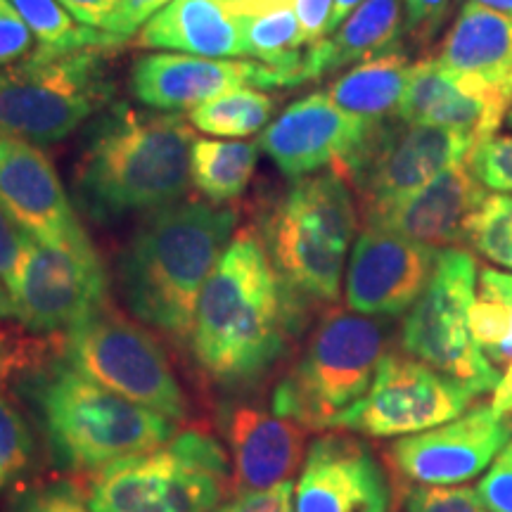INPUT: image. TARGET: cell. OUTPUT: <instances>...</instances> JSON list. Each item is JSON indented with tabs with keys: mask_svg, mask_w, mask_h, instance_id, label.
I'll use <instances>...</instances> for the list:
<instances>
[{
	"mask_svg": "<svg viewBox=\"0 0 512 512\" xmlns=\"http://www.w3.org/2000/svg\"><path fill=\"white\" fill-rule=\"evenodd\" d=\"M112 48H83L0 69V136L60 143L112 105Z\"/></svg>",
	"mask_w": 512,
	"mask_h": 512,
	"instance_id": "7",
	"label": "cell"
},
{
	"mask_svg": "<svg viewBox=\"0 0 512 512\" xmlns=\"http://www.w3.org/2000/svg\"><path fill=\"white\" fill-rule=\"evenodd\" d=\"M309 304L275 271L259 235L240 230L202 287L192 361L219 387H252L292 349Z\"/></svg>",
	"mask_w": 512,
	"mask_h": 512,
	"instance_id": "1",
	"label": "cell"
},
{
	"mask_svg": "<svg viewBox=\"0 0 512 512\" xmlns=\"http://www.w3.org/2000/svg\"><path fill=\"white\" fill-rule=\"evenodd\" d=\"M55 347H46L38 339L17 335V332L0 330V384L17 380L29 368L38 366L43 358L53 354Z\"/></svg>",
	"mask_w": 512,
	"mask_h": 512,
	"instance_id": "36",
	"label": "cell"
},
{
	"mask_svg": "<svg viewBox=\"0 0 512 512\" xmlns=\"http://www.w3.org/2000/svg\"><path fill=\"white\" fill-rule=\"evenodd\" d=\"M510 100V88L453 72L437 57H422L411 67L396 117L406 124L465 133L482 143L505 121Z\"/></svg>",
	"mask_w": 512,
	"mask_h": 512,
	"instance_id": "17",
	"label": "cell"
},
{
	"mask_svg": "<svg viewBox=\"0 0 512 512\" xmlns=\"http://www.w3.org/2000/svg\"><path fill=\"white\" fill-rule=\"evenodd\" d=\"M373 121L344 112L325 91L292 102L264 128L259 147L292 181L318 174L349 157L368 136Z\"/></svg>",
	"mask_w": 512,
	"mask_h": 512,
	"instance_id": "18",
	"label": "cell"
},
{
	"mask_svg": "<svg viewBox=\"0 0 512 512\" xmlns=\"http://www.w3.org/2000/svg\"><path fill=\"white\" fill-rule=\"evenodd\" d=\"M55 351L110 392L174 422L188 418V399L162 344L110 302L62 332Z\"/></svg>",
	"mask_w": 512,
	"mask_h": 512,
	"instance_id": "9",
	"label": "cell"
},
{
	"mask_svg": "<svg viewBox=\"0 0 512 512\" xmlns=\"http://www.w3.org/2000/svg\"><path fill=\"white\" fill-rule=\"evenodd\" d=\"M505 124L512 128V100H510V107H508V114H505Z\"/></svg>",
	"mask_w": 512,
	"mask_h": 512,
	"instance_id": "49",
	"label": "cell"
},
{
	"mask_svg": "<svg viewBox=\"0 0 512 512\" xmlns=\"http://www.w3.org/2000/svg\"><path fill=\"white\" fill-rule=\"evenodd\" d=\"M479 294H484V297H494V299H501L510 306L512 311V273H501V271H494V268H484L482 273H479V285H477ZM489 361H512V325H510V335L501 347L489 351Z\"/></svg>",
	"mask_w": 512,
	"mask_h": 512,
	"instance_id": "43",
	"label": "cell"
},
{
	"mask_svg": "<svg viewBox=\"0 0 512 512\" xmlns=\"http://www.w3.org/2000/svg\"><path fill=\"white\" fill-rule=\"evenodd\" d=\"M491 406H494V411H498V413L512 415V363L496 384L494 401H491Z\"/></svg>",
	"mask_w": 512,
	"mask_h": 512,
	"instance_id": "45",
	"label": "cell"
},
{
	"mask_svg": "<svg viewBox=\"0 0 512 512\" xmlns=\"http://www.w3.org/2000/svg\"><path fill=\"white\" fill-rule=\"evenodd\" d=\"M439 252L382 228H368L351 249L344 297L349 311L394 318L418 302L437 268Z\"/></svg>",
	"mask_w": 512,
	"mask_h": 512,
	"instance_id": "15",
	"label": "cell"
},
{
	"mask_svg": "<svg viewBox=\"0 0 512 512\" xmlns=\"http://www.w3.org/2000/svg\"><path fill=\"white\" fill-rule=\"evenodd\" d=\"M233 494L264 491L292 482L304 463L306 427L252 403H235L223 413Z\"/></svg>",
	"mask_w": 512,
	"mask_h": 512,
	"instance_id": "21",
	"label": "cell"
},
{
	"mask_svg": "<svg viewBox=\"0 0 512 512\" xmlns=\"http://www.w3.org/2000/svg\"><path fill=\"white\" fill-rule=\"evenodd\" d=\"M406 512H491L467 486H415L406 496Z\"/></svg>",
	"mask_w": 512,
	"mask_h": 512,
	"instance_id": "35",
	"label": "cell"
},
{
	"mask_svg": "<svg viewBox=\"0 0 512 512\" xmlns=\"http://www.w3.org/2000/svg\"><path fill=\"white\" fill-rule=\"evenodd\" d=\"M50 460L74 475H95L107 465L162 446L178 432L166 415L110 392L50 354L15 380Z\"/></svg>",
	"mask_w": 512,
	"mask_h": 512,
	"instance_id": "4",
	"label": "cell"
},
{
	"mask_svg": "<svg viewBox=\"0 0 512 512\" xmlns=\"http://www.w3.org/2000/svg\"><path fill=\"white\" fill-rule=\"evenodd\" d=\"M76 22L93 29H105L119 8V0H57Z\"/></svg>",
	"mask_w": 512,
	"mask_h": 512,
	"instance_id": "44",
	"label": "cell"
},
{
	"mask_svg": "<svg viewBox=\"0 0 512 512\" xmlns=\"http://www.w3.org/2000/svg\"><path fill=\"white\" fill-rule=\"evenodd\" d=\"M36 432L17 401L0 392V491L22 477L36 460Z\"/></svg>",
	"mask_w": 512,
	"mask_h": 512,
	"instance_id": "30",
	"label": "cell"
},
{
	"mask_svg": "<svg viewBox=\"0 0 512 512\" xmlns=\"http://www.w3.org/2000/svg\"><path fill=\"white\" fill-rule=\"evenodd\" d=\"M275 112L273 95L261 88H240L190 110V124L197 131L221 138H247L266 128Z\"/></svg>",
	"mask_w": 512,
	"mask_h": 512,
	"instance_id": "29",
	"label": "cell"
},
{
	"mask_svg": "<svg viewBox=\"0 0 512 512\" xmlns=\"http://www.w3.org/2000/svg\"><path fill=\"white\" fill-rule=\"evenodd\" d=\"M510 439V415L477 406L432 430L401 437L389 453L396 470L415 484L458 486L484 475Z\"/></svg>",
	"mask_w": 512,
	"mask_h": 512,
	"instance_id": "14",
	"label": "cell"
},
{
	"mask_svg": "<svg viewBox=\"0 0 512 512\" xmlns=\"http://www.w3.org/2000/svg\"><path fill=\"white\" fill-rule=\"evenodd\" d=\"M133 46L216 60L249 55L233 0H171L133 36Z\"/></svg>",
	"mask_w": 512,
	"mask_h": 512,
	"instance_id": "23",
	"label": "cell"
},
{
	"mask_svg": "<svg viewBox=\"0 0 512 512\" xmlns=\"http://www.w3.org/2000/svg\"><path fill=\"white\" fill-rule=\"evenodd\" d=\"M259 152V140L197 138L190 152V183L207 202L238 200L249 188Z\"/></svg>",
	"mask_w": 512,
	"mask_h": 512,
	"instance_id": "27",
	"label": "cell"
},
{
	"mask_svg": "<svg viewBox=\"0 0 512 512\" xmlns=\"http://www.w3.org/2000/svg\"><path fill=\"white\" fill-rule=\"evenodd\" d=\"M34 34L36 57H57L83 48H117L124 41L105 29L76 22L57 0H10Z\"/></svg>",
	"mask_w": 512,
	"mask_h": 512,
	"instance_id": "28",
	"label": "cell"
},
{
	"mask_svg": "<svg viewBox=\"0 0 512 512\" xmlns=\"http://www.w3.org/2000/svg\"><path fill=\"white\" fill-rule=\"evenodd\" d=\"M214 512H294V482L238 494L228 503H221Z\"/></svg>",
	"mask_w": 512,
	"mask_h": 512,
	"instance_id": "41",
	"label": "cell"
},
{
	"mask_svg": "<svg viewBox=\"0 0 512 512\" xmlns=\"http://www.w3.org/2000/svg\"><path fill=\"white\" fill-rule=\"evenodd\" d=\"M467 166L484 188L512 195V136H491L467 155Z\"/></svg>",
	"mask_w": 512,
	"mask_h": 512,
	"instance_id": "33",
	"label": "cell"
},
{
	"mask_svg": "<svg viewBox=\"0 0 512 512\" xmlns=\"http://www.w3.org/2000/svg\"><path fill=\"white\" fill-rule=\"evenodd\" d=\"M238 211L214 202H174L150 211L117 256L126 309L145 328L188 342L202 287L226 252Z\"/></svg>",
	"mask_w": 512,
	"mask_h": 512,
	"instance_id": "2",
	"label": "cell"
},
{
	"mask_svg": "<svg viewBox=\"0 0 512 512\" xmlns=\"http://www.w3.org/2000/svg\"><path fill=\"white\" fill-rule=\"evenodd\" d=\"M8 512H95L88 494L74 482H46L22 489Z\"/></svg>",
	"mask_w": 512,
	"mask_h": 512,
	"instance_id": "32",
	"label": "cell"
},
{
	"mask_svg": "<svg viewBox=\"0 0 512 512\" xmlns=\"http://www.w3.org/2000/svg\"><path fill=\"white\" fill-rule=\"evenodd\" d=\"M240 88H287L264 62L216 60L185 53H152L131 69L133 98L152 110H195Z\"/></svg>",
	"mask_w": 512,
	"mask_h": 512,
	"instance_id": "19",
	"label": "cell"
},
{
	"mask_svg": "<svg viewBox=\"0 0 512 512\" xmlns=\"http://www.w3.org/2000/svg\"><path fill=\"white\" fill-rule=\"evenodd\" d=\"M169 3L171 0H119V8L105 31H110L119 41H128Z\"/></svg>",
	"mask_w": 512,
	"mask_h": 512,
	"instance_id": "42",
	"label": "cell"
},
{
	"mask_svg": "<svg viewBox=\"0 0 512 512\" xmlns=\"http://www.w3.org/2000/svg\"><path fill=\"white\" fill-rule=\"evenodd\" d=\"M477 297V264L470 252L448 247L420 299L401 325V349L427 366L456 377L472 392H494L498 370L470 332V306Z\"/></svg>",
	"mask_w": 512,
	"mask_h": 512,
	"instance_id": "10",
	"label": "cell"
},
{
	"mask_svg": "<svg viewBox=\"0 0 512 512\" xmlns=\"http://www.w3.org/2000/svg\"><path fill=\"white\" fill-rule=\"evenodd\" d=\"M477 392L406 351L387 349L368 392L332 420L330 430L366 437H408L470 411Z\"/></svg>",
	"mask_w": 512,
	"mask_h": 512,
	"instance_id": "12",
	"label": "cell"
},
{
	"mask_svg": "<svg viewBox=\"0 0 512 512\" xmlns=\"http://www.w3.org/2000/svg\"><path fill=\"white\" fill-rule=\"evenodd\" d=\"M195 126L181 114L117 102L95 121L74 164V197L88 219L112 223L181 202Z\"/></svg>",
	"mask_w": 512,
	"mask_h": 512,
	"instance_id": "3",
	"label": "cell"
},
{
	"mask_svg": "<svg viewBox=\"0 0 512 512\" xmlns=\"http://www.w3.org/2000/svg\"><path fill=\"white\" fill-rule=\"evenodd\" d=\"M230 489L228 451L202 430L95 472L86 489L95 512H214Z\"/></svg>",
	"mask_w": 512,
	"mask_h": 512,
	"instance_id": "8",
	"label": "cell"
},
{
	"mask_svg": "<svg viewBox=\"0 0 512 512\" xmlns=\"http://www.w3.org/2000/svg\"><path fill=\"white\" fill-rule=\"evenodd\" d=\"M437 60L453 72L512 91V17L465 3L439 43Z\"/></svg>",
	"mask_w": 512,
	"mask_h": 512,
	"instance_id": "25",
	"label": "cell"
},
{
	"mask_svg": "<svg viewBox=\"0 0 512 512\" xmlns=\"http://www.w3.org/2000/svg\"><path fill=\"white\" fill-rule=\"evenodd\" d=\"M465 3L484 5V8H491V10L503 12V15L512 17V0H465Z\"/></svg>",
	"mask_w": 512,
	"mask_h": 512,
	"instance_id": "48",
	"label": "cell"
},
{
	"mask_svg": "<svg viewBox=\"0 0 512 512\" xmlns=\"http://www.w3.org/2000/svg\"><path fill=\"white\" fill-rule=\"evenodd\" d=\"M384 351L387 332L380 320L330 309L275 384L271 411L309 432L330 430L332 420L368 392Z\"/></svg>",
	"mask_w": 512,
	"mask_h": 512,
	"instance_id": "6",
	"label": "cell"
},
{
	"mask_svg": "<svg viewBox=\"0 0 512 512\" xmlns=\"http://www.w3.org/2000/svg\"><path fill=\"white\" fill-rule=\"evenodd\" d=\"M34 53V34L10 0H0V69L27 60Z\"/></svg>",
	"mask_w": 512,
	"mask_h": 512,
	"instance_id": "39",
	"label": "cell"
},
{
	"mask_svg": "<svg viewBox=\"0 0 512 512\" xmlns=\"http://www.w3.org/2000/svg\"><path fill=\"white\" fill-rule=\"evenodd\" d=\"M31 242H34V238L29 233H24L12 221L8 211L0 207V280H3V285L10 292L17 285L19 271H22L24 256H27Z\"/></svg>",
	"mask_w": 512,
	"mask_h": 512,
	"instance_id": "40",
	"label": "cell"
},
{
	"mask_svg": "<svg viewBox=\"0 0 512 512\" xmlns=\"http://www.w3.org/2000/svg\"><path fill=\"white\" fill-rule=\"evenodd\" d=\"M475 145L465 133L394 117L373 121L361 145L332 169L351 185L363 219H368L425 188L448 166L463 162Z\"/></svg>",
	"mask_w": 512,
	"mask_h": 512,
	"instance_id": "11",
	"label": "cell"
},
{
	"mask_svg": "<svg viewBox=\"0 0 512 512\" xmlns=\"http://www.w3.org/2000/svg\"><path fill=\"white\" fill-rule=\"evenodd\" d=\"M406 15L401 0H366L339 27L316 46L306 50L299 83L316 81L320 76L401 48Z\"/></svg>",
	"mask_w": 512,
	"mask_h": 512,
	"instance_id": "24",
	"label": "cell"
},
{
	"mask_svg": "<svg viewBox=\"0 0 512 512\" xmlns=\"http://www.w3.org/2000/svg\"><path fill=\"white\" fill-rule=\"evenodd\" d=\"M15 320L31 335H62L107 304V273L93 242H31L17 285Z\"/></svg>",
	"mask_w": 512,
	"mask_h": 512,
	"instance_id": "13",
	"label": "cell"
},
{
	"mask_svg": "<svg viewBox=\"0 0 512 512\" xmlns=\"http://www.w3.org/2000/svg\"><path fill=\"white\" fill-rule=\"evenodd\" d=\"M467 242L484 259L512 271V195H486L467 226Z\"/></svg>",
	"mask_w": 512,
	"mask_h": 512,
	"instance_id": "31",
	"label": "cell"
},
{
	"mask_svg": "<svg viewBox=\"0 0 512 512\" xmlns=\"http://www.w3.org/2000/svg\"><path fill=\"white\" fill-rule=\"evenodd\" d=\"M510 325L512 311L508 304L501 302V299L477 294L470 306V332L484 354L501 347L510 335Z\"/></svg>",
	"mask_w": 512,
	"mask_h": 512,
	"instance_id": "34",
	"label": "cell"
},
{
	"mask_svg": "<svg viewBox=\"0 0 512 512\" xmlns=\"http://www.w3.org/2000/svg\"><path fill=\"white\" fill-rule=\"evenodd\" d=\"M15 318V304H12V294L0 280V320Z\"/></svg>",
	"mask_w": 512,
	"mask_h": 512,
	"instance_id": "47",
	"label": "cell"
},
{
	"mask_svg": "<svg viewBox=\"0 0 512 512\" xmlns=\"http://www.w3.org/2000/svg\"><path fill=\"white\" fill-rule=\"evenodd\" d=\"M392 484L366 441L323 434L306 448L294 512H389Z\"/></svg>",
	"mask_w": 512,
	"mask_h": 512,
	"instance_id": "16",
	"label": "cell"
},
{
	"mask_svg": "<svg viewBox=\"0 0 512 512\" xmlns=\"http://www.w3.org/2000/svg\"><path fill=\"white\" fill-rule=\"evenodd\" d=\"M486 195L489 192L463 159L406 200L368 216L366 226L389 230L434 249L465 245L467 226Z\"/></svg>",
	"mask_w": 512,
	"mask_h": 512,
	"instance_id": "22",
	"label": "cell"
},
{
	"mask_svg": "<svg viewBox=\"0 0 512 512\" xmlns=\"http://www.w3.org/2000/svg\"><path fill=\"white\" fill-rule=\"evenodd\" d=\"M475 491L491 512H512V439L494 463L486 467Z\"/></svg>",
	"mask_w": 512,
	"mask_h": 512,
	"instance_id": "37",
	"label": "cell"
},
{
	"mask_svg": "<svg viewBox=\"0 0 512 512\" xmlns=\"http://www.w3.org/2000/svg\"><path fill=\"white\" fill-rule=\"evenodd\" d=\"M356 228L354 190L330 169L294 181L268 209L259 238L292 290L306 302L335 304Z\"/></svg>",
	"mask_w": 512,
	"mask_h": 512,
	"instance_id": "5",
	"label": "cell"
},
{
	"mask_svg": "<svg viewBox=\"0 0 512 512\" xmlns=\"http://www.w3.org/2000/svg\"><path fill=\"white\" fill-rule=\"evenodd\" d=\"M366 3V0H332V15H330V24H328V36L335 31L339 24L347 19L351 12H354L358 5Z\"/></svg>",
	"mask_w": 512,
	"mask_h": 512,
	"instance_id": "46",
	"label": "cell"
},
{
	"mask_svg": "<svg viewBox=\"0 0 512 512\" xmlns=\"http://www.w3.org/2000/svg\"><path fill=\"white\" fill-rule=\"evenodd\" d=\"M411 67V57L406 50H389V53L354 64L349 72L337 76L325 93L354 117L368 121L394 119Z\"/></svg>",
	"mask_w": 512,
	"mask_h": 512,
	"instance_id": "26",
	"label": "cell"
},
{
	"mask_svg": "<svg viewBox=\"0 0 512 512\" xmlns=\"http://www.w3.org/2000/svg\"><path fill=\"white\" fill-rule=\"evenodd\" d=\"M0 207L43 245L91 240L50 157L29 140L0 136Z\"/></svg>",
	"mask_w": 512,
	"mask_h": 512,
	"instance_id": "20",
	"label": "cell"
},
{
	"mask_svg": "<svg viewBox=\"0 0 512 512\" xmlns=\"http://www.w3.org/2000/svg\"><path fill=\"white\" fill-rule=\"evenodd\" d=\"M406 5V36L415 46L427 48L439 36L451 12V0H403Z\"/></svg>",
	"mask_w": 512,
	"mask_h": 512,
	"instance_id": "38",
	"label": "cell"
}]
</instances>
